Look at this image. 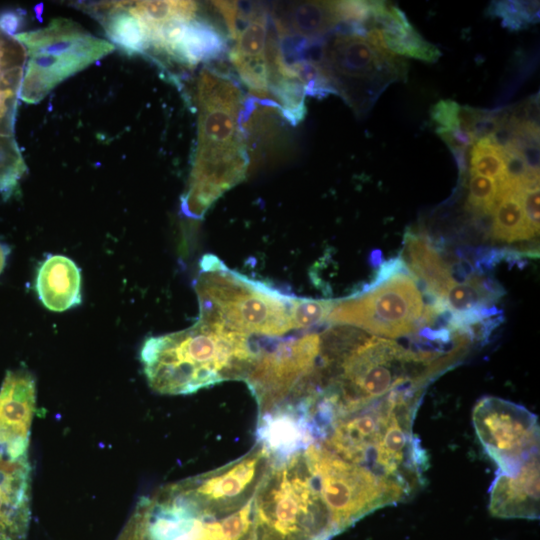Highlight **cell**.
I'll return each instance as SVG.
<instances>
[{
    "instance_id": "9a60e30c",
    "label": "cell",
    "mask_w": 540,
    "mask_h": 540,
    "mask_svg": "<svg viewBox=\"0 0 540 540\" xmlns=\"http://www.w3.org/2000/svg\"><path fill=\"white\" fill-rule=\"evenodd\" d=\"M365 36L374 45L395 55L436 62L440 50L426 41L411 25L404 12L384 1H370Z\"/></svg>"
},
{
    "instance_id": "7402d4cb",
    "label": "cell",
    "mask_w": 540,
    "mask_h": 540,
    "mask_svg": "<svg viewBox=\"0 0 540 540\" xmlns=\"http://www.w3.org/2000/svg\"><path fill=\"white\" fill-rule=\"evenodd\" d=\"M538 235L530 224L520 198L519 190H506L499 194L494 210L491 236L494 240L514 243Z\"/></svg>"
},
{
    "instance_id": "7c38bea8",
    "label": "cell",
    "mask_w": 540,
    "mask_h": 540,
    "mask_svg": "<svg viewBox=\"0 0 540 540\" xmlns=\"http://www.w3.org/2000/svg\"><path fill=\"white\" fill-rule=\"evenodd\" d=\"M320 335L308 333L257 349L243 378L259 417L289 400L310 378L320 355Z\"/></svg>"
},
{
    "instance_id": "f546056e",
    "label": "cell",
    "mask_w": 540,
    "mask_h": 540,
    "mask_svg": "<svg viewBox=\"0 0 540 540\" xmlns=\"http://www.w3.org/2000/svg\"><path fill=\"white\" fill-rule=\"evenodd\" d=\"M21 15L16 11H5L0 14V27L9 35H15L20 27Z\"/></svg>"
},
{
    "instance_id": "5bb4252c",
    "label": "cell",
    "mask_w": 540,
    "mask_h": 540,
    "mask_svg": "<svg viewBox=\"0 0 540 540\" xmlns=\"http://www.w3.org/2000/svg\"><path fill=\"white\" fill-rule=\"evenodd\" d=\"M35 403L33 375L25 369L8 371L0 389V452L28 456Z\"/></svg>"
},
{
    "instance_id": "8992f818",
    "label": "cell",
    "mask_w": 540,
    "mask_h": 540,
    "mask_svg": "<svg viewBox=\"0 0 540 540\" xmlns=\"http://www.w3.org/2000/svg\"><path fill=\"white\" fill-rule=\"evenodd\" d=\"M194 282L198 321L250 335L280 336L292 330L293 296L227 268L205 255Z\"/></svg>"
},
{
    "instance_id": "277c9868",
    "label": "cell",
    "mask_w": 540,
    "mask_h": 540,
    "mask_svg": "<svg viewBox=\"0 0 540 540\" xmlns=\"http://www.w3.org/2000/svg\"><path fill=\"white\" fill-rule=\"evenodd\" d=\"M253 502L214 506L184 479L143 497L118 540H254Z\"/></svg>"
},
{
    "instance_id": "cb8c5ba5",
    "label": "cell",
    "mask_w": 540,
    "mask_h": 540,
    "mask_svg": "<svg viewBox=\"0 0 540 540\" xmlns=\"http://www.w3.org/2000/svg\"><path fill=\"white\" fill-rule=\"evenodd\" d=\"M27 171L14 135L0 134V195L9 197Z\"/></svg>"
},
{
    "instance_id": "9c48e42d",
    "label": "cell",
    "mask_w": 540,
    "mask_h": 540,
    "mask_svg": "<svg viewBox=\"0 0 540 540\" xmlns=\"http://www.w3.org/2000/svg\"><path fill=\"white\" fill-rule=\"evenodd\" d=\"M303 451L336 534L367 514L409 497L397 485L341 459L319 443Z\"/></svg>"
},
{
    "instance_id": "52a82bcc",
    "label": "cell",
    "mask_w": 540,
    "mask_h": 540,
    "mask_svg": "<svg viewBox=\"0 0 540 540\" xmlns=\"http://www.w3.org/2000/svg\"><path fill=\"white\" fill-rule=\"evenodd\" d=\"M14 37L27 55L20 99L32 104L115 49L111 42L65 18L53 19L44 28L17 33Z\"/></svg>"
},
{
    "instance_id": "f1b7e54d",
    "label": "cell",
    "mask_w": 540,
    "mask_h": 540,
    "mask_svg": "<svg viewBox=\"0 0 540 540\" xmlns=\"http://www.w3.org/2000/svg\"><path fill=\"white\" fill-rule=\"evenodd\" d=\"M519 194L525 214L535 232L539 234V182L522 187Z\"/></svg>"
},
{
    "instance_id": "1f68e13d",
    "label": "cell",
    "mask_w": 540,
    "mask_h": 540,
    "mask_svg": "<svg viewBox=\"0 0 540 540\" xmlns=\"http://www.w3.org/2000/svg\"><path fill=\"white\" fill-rule=\"evenodd\" d=\"M10 252L11 248L7 244L0 241V274L3 272L6 266L7 258Z\"/></svg>"
},
{
    "instance_id": "44dd1931",
    "label": "cell",
    "mask_w": 540,
    "mask_h": 540,
    "mask_svg": "<svg viewBox=\"0 0 540 540\" xmlns=\"http://www.w3.org/2000/svg\"><path fill=\"white\" fill-rule=\"evenodd\" d=\"M226 49L222 34L210 22L194 18L183 26L165 57L187 66L220 57Z\"/></svg>"
},
{
    "instance_id": "e0dca14e",
    "label": "cell",
    "mask_w": 540,
    "mask_h": 540,
    "mask_svg": "<svg viewBox=\"0 0 540 540\" xmlns=\"http://www.w3.org/2000/svg\"><path fill=\"white\" fill-rule=\"evenodd\" d=\"M278 37H324L343 24L340 1L279 2L269 12Z\"/></svg>"
},
{
    "instance_id": "ac0fdd59",
    "label": "cell",
    "mask_w": 540,
    "mask_h": 540,
    "mask_svg": "<svg viewBox=\"0 0 540 540\" xmlns=\"http://www.w3.org/2000/svg\"><path fill=\"white\" fill-rule=\"evenodd\" d=\"M488 509L499 518H539V460L517 475L496 474L489 490Z\"/></svg>"
},
{
    "instance_id": "ba28073f",
    "label": "cell",
    "mask_w": 540,
    "mask_h": 540,
    "mask_svg": "<svg viewBox=\"0 0 540 540\" xmlns=\"http://www.w3.org/2000/svg\"><path fill=\"white\" fill-rule=\"evenodd\" d=\"M335 94L358 114L366 113L386 87L407 76V62L370 42L366 36L338 27L324 36L318 64Z\"/></svg>"
},
{
    "instance_id": "7a4b0ae2",
    "label": "cell",
    "mask_w": 540,
    "mask_h": 540,
    "mask_svg": "<svg viewBox=\"0 0 540 540\" xmlns=\"http://www.w3.org/2000/svg\"><path fill=\"white\" fill-rule=\"evenodd\" d=\"M198 136L183 213L202 218L226 191L241 182L249 166L241 119L246 100L238 84L204 67L196 86Z\"/></svg>"
},
{
    "instance_id": "d6986e66",
    "label": "cell",
    "mask_w": 540,
    "mask_h": 540,
    "mask_svg": "<svg viewBox=\"0 0 540 540\" xmlns=\"http://www.w3.org/2000/svg\"><path fill=\"white\" fill-rule=\"evenodd\" d=\"M402 260L407 262L408 271L421 281L426 293L439 301L458 282L454 279L452 267L426 233L407 230Z\"/></svg>"
},
{
    "instance_id": "8fae6325",
    "label": "cell",
    "mask_w": 540,
    "mask_h": 540,
    "mask_svg": "<svg viewBox=\"0 0 540 540\" xmlns=\"http://www.w3.org/2000/svg\"><path fill=\"white\" fill-rule=\"evenodd\" d=\"M472 421L477 437L498 469L496 474L517 475L539 460V423L525 407L493 396L474 406Z\"/></svg>"
},
{
    "instance_id": "2e32d148",
    "label": "cell",
    "mask_w": 540,
    "mask_h": 540,
    "mask_svg": "<svg viewBox=\"0 0 540 540\" xmlns=\"http://www.w3.org/2000/svg\"><path fill=\"white\" fill-rule=\"evenodd\" d=\"M28 456L0 452V540H23L30 518L31 477Z\"/></svg>"
},
{
    "instance_id": "3957f363",
    "label": "cell",
    "mask_w": 540,
    "mask_h": 540,
    "mask_svg": "<svg viewBox=\"0 0 540 540\" xmlns=\"http://www.w3.org/2000/svg\"><path fill=\"white\" fill-rule=\"evenodd\" d=\"M256 350L250 336L197 320L187 329L146 339L140 359L154 391L186 395L243 380Z\"/></svg>"
},
{
    "instance_id": "6da1fadb",
    "label": "cell",
    "mask_w": 540,
    "mask_h": 540,
    "mask_svg": "<svg viewBox=\"0 0 540 540\" xmlns=\"http://www.w3.org/2000/svg\"><path fill=\"white\" fill-rule=\"evenodd\" d=\"M424 391L400 389L337 416L315 443L413 495L423 486L428 466V456L413 433Z\"/></svg>"
},
{
    "instance_id": "d4e9b609",
    "label": "cell",
    "mask_w": 540,
    "mask_h": 540,
    "mask_svg": "<svg viewBox=\"0 0 540 540\" xmlns=\"http://www.w3.org/2000/svg\"><path fill=\"white\" fill-rule=\"evenodd\" d=\"M487 14L500 18L505 28L517 31L539 21V1H492Z\"/></svg>"
},
{
    "instance_id": "5b68a950",
    "label": "cell",
    "mask_w": 540,
    "mask_h": 540,
    "mask_svg": "<svg viewBox=\"0 0 540 540\" xmlns=\"http://www.w3.org/2000/svg\"><path fill=\"white\" fill-rule=\"evenodd\" d=\"M253 508L255 540H329L336 535L303 450L272 460Z\"/></svg>"
},
{
    "instance_id": "ffe728a7",
    "label": "cell",
    "mask_w": 540,
    "mask_h": 540,
    "mask_svg": "<svg viewBox=\"0 0 540 540\" xmlns=\"http://www.w3.org/2000/svg\"><path fill=\"white\" fill-rule=\"evenodd\" d=\"M35 288L42 304L63 312L81 303V274L77 264L64 255H49L38 267Z\"/></svg>"
},
{
    "instance_id": "484cf974",
    "label": "cell",
    "mask_w": 540,
    "mask_h": 540,
    "mask_svg": "<svg viewBox=\"0 0 540 540\" xmlns=\"http://www.w3.org/2000/svg\"><path fill=\"white\" fill-rule=\"evenodd\" d=\"M335 300L294 297L290 309L292 330L307 329L326 322Z\"/></svg>"
},
{
    "instance_id": "4dcf8cb0",
    "label": "cell",
    "mask_w": 540,
    "mask_h": 540,
    "mask_svg": "<svg viewBox=\"0 0 540 540\" xmlns=\"http://www.w3.org/2000/svg\"><path fill=\"white\" fill-rule=\"evenodd\" d=\"M24 69V68H22ZM20 70V69H18ZM18 70H14V71H10L8 72V68H7V47H6V43H5V40L0 32V80L9 76L10 74L18 71Z\"/></svg>"
},
{
    "instance_id": "4fadbf2b",
    "label": "cell",
    "mask_w": 540,
    "mask_h": 540,
    "mask_svg": "<svg viewBox=\"0 0 540 540\" xmlns=\"http://www.w3.org/2000/svg\"><path fill=\"white\" fill-rule=\"evenodd\" d=\"M234 44L230 60L242 82L254 94L269 98L272 80L269 12L252 2L215 1Z\"/></svg>"
},
{
    "instance_id": "30bf717a",
    "label": "cell",
    "mask_w": 540,
    "mask_h": 540,
    "mask_svg": "<svg viewBox=\"0 0 540 540\" xmlns=\"http://www.w3.org/2000/svg\"><path fill=\"white\" fill-rule=\"evenodd\" d=\"M426 305L406 265L386 279L370 283L363 291L335 301L326 322L351 325L389 338L416 335Z\"/></svg>"
},
{
    "instance_id": "83f0119b",
    "label": "cell",
    "mask_w": 540,
    "mask_h": 540,
    "mask_svg": "<svg viewBox=\"0 0 540 540\" xmlns=\"http://www.w3.org/2000/svg\"><path fill=\"white\" fill-rule=\"evenodd\" d=\"M461 106L453 100H440L431 108L430 116L436 129L462 128L460 121Z\"/></svg>"
},
{
    "instance_id": "603a6c76",
    "label": "cell",
    "mask_w": 540,
    "mask_h": 540,
    "mask_svg": "<svg viewBox=\"0 0 540 540\" xmlns=\"http://www.w3.org/2000/svg\"><path fill=\"white\" fill-rule=\"evenodd\" d=\"M470 172L493 179L498 189L506 186L508 178L504 149L491 137L475 141L470 150Z\"/></svg>"
},
{
    "instance_id": "4316f807",
    "label": "cell",
    "mask_w": 540,
    "mask_h": 540,
    "mask_svg": "<svg viewBox=\"0 0 540 540\" xmlns=\"http://www.w3.org/2000/svg\"><path fill=\"white\" fill-rule=\"evenodd\" d=\"M498 184L491 178L470 172L467 208L478 215H491L498 202Z\"/></svg>"
}]
</instances>
